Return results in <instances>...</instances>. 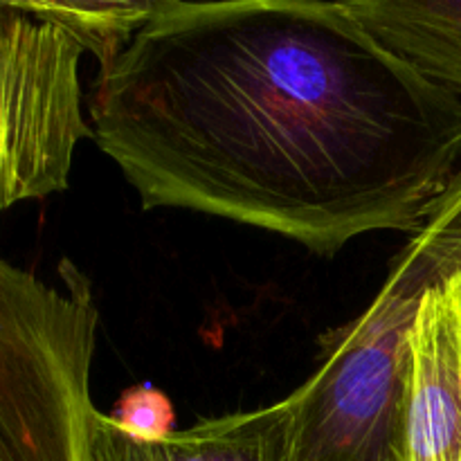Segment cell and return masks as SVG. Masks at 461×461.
<instances>
[{"label": "cell", "mask_w": 461, "mask_h": 461, "mask_svg": "<svg viewBox=\"0 0 461 461\" xmlns=\"http://www.w3.org/2000/svg\"><path fill=\"white\" fill-rule=\"evenodd\" d=\"M90 124L144 210L320 257L381 230L412 237L461 165V99L345 3L162 0L99 70Z\"/></svg>", "instance_id": "1"}, {"label": "cell", "mask_w": 461, "mask_h": 461, "mask_svg": "<svg viewBox=\"0 0 461 461\" xmlns=\"http://www.w3.org/2000/svg\"><path fill=\"white\" fill-rule=\"evenodd\" d=\"M59 277L63 288L0 257V461H95L99 311L72 261Z\"/></svg>", "instance_id": "2"}, {"label": "cell", "mask_w": 461, "mask_h": 461, "mask_svg": "<svg viewBox=\"0 0 461 461\" xmlns=\"http://www.w3.org/2000/svg\"><path fill=\"white\" fill-rule=\"evenodd\" d=\"M423 288L394 261L372 304L320 338V365L284 399L282 461H401L405 336Z\"/></svg>", "instance_id": "3"}, {"label": "cell", "mask_w": 461, "mask_h": 461, "mask_svg": "<svg viewBox=\"0 0 461 461\" xmlns=\"http://www.w3.org/2000/svg\"><path fill=\"white\" fill-rule=\"evenodd\" d=\"M79 41L27 3L0 0V214L66 192L84 115Z\"/></svg>", "instance_id": "4"}, {"label": "cell", "mask_w": 461, "mask_h": 461, "mask_svg": "<svg viewBox=\"0 0 461 461\" xmlns=\"http://www.w3.org/2000/svg\"><path fill=\"white\" fill-rule=\"evenodd\" d=\"M401 461H461V277L423 291L405 336Z\"/></svg>", "instance_id": "5"}, {"label": "cell", "mask_w": 461, "mask_h": 461, "mask_svg": "<svg viewBox=\"0 0 461 461\" xmlns=\"http://www.w3.org/2000/svg\"><path fill=\"white\" fill-rule=\"evenodd\" d=\"M284 437V401L250 412L203 419L158 444L131 439L102 414L95 435V461H282Z\"/></svg>", "instance_id": "6"}, {"label": "cell", "mask_w": 461, "mask_h": 461, "mask_svg": "<svg viewBox=\"0 0 461 461\" xmlns=\"http://www.w3.org/2000/svg\"><path fill=\"white\" fill-rule=\"evenodd\" d=\"M345 5L390 52L461 99V0H351Z\"/></svg>", "instance_id": "7"}, {"label": "cell", "mask_w": 461, "mask_h": 461, "mask_svg": "<svg viewBox=\"0 0 461 461\" xmlns=\"http://www.w3.org/2000/svg\"><path fill=\"white\" fill-rule=\"evenodd\" d=\"M36 14L66 27L99 61L111 66L133 34L162 7V0H70V3H27Z\"/></svg>", "instance_id": "8"}, {"label": "cell", "mask_w": 461, "mask_h": 461, "mask_svg": "<svg viewBox=\"0 0 461 461\" xmlns=\"http://www.w3.org/2000/svg\"><path fill=\"white\" fill-rule=\"evenodd\" d=\"M394 261L423 291L461 275V165L426 223L410 237Z\"/></svg>", "instance_id": "9"}, {"label": "cell", "mask_w": 461, "mask_h": 461, "mask_svg": "<svg viewBox=\"0 0 461 461\" xmlns=\"http://www.w3.org/2000/svg\"><path fill=\"white\" fill-rule=\"evenodd\" d=\"M106 417L126 437L135 441H147V444L165 441L176 432V412L169 396L149 383L122 392L120 401Z\"/></svg>", "instance_id": "10"}, {"label": "cell", "mask_w": 461, "mask_h": 461, "mask_svg": "<svg viewBox=\"0 0 461 461\" xmlns=\"http://www.w3.org/2000/svg\"><path fill=\"white\" fill-rule=\"evenodd\" d=\"M457 277H461V275H457Z\"/></svg>", "instance_id": "11"}]
</instances>
